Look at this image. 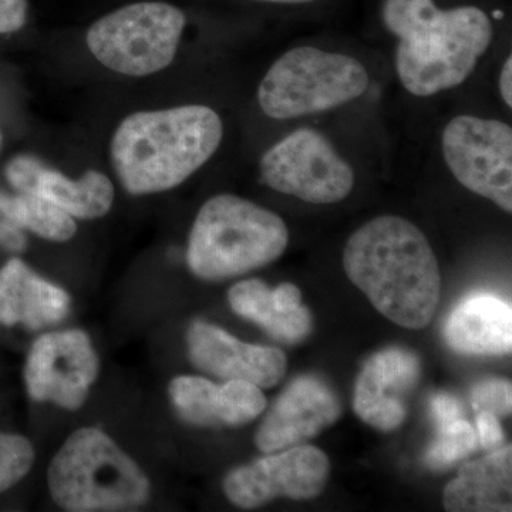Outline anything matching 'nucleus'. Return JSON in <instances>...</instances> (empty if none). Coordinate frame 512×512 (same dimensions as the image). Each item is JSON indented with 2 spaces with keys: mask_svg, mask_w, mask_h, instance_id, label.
I'll return each mask as SVG.
<instances>
[{
  "mask_svg": "<svg viewBox=\"0 0 512 512\" xmlns=\"http://www.w3.org/2000/svg\"><path fill=\"white\" fill-rule=\"evenodd\" d=\"M384 29L396 39L400 86L429 99L466 83L494 42V23L473 5L443 9L436 0H383Z\"/></svg>",
  "mask_w": 512,
  "mask_h": 512,
  "instance_id": "f257e3e1",
  "label": "nucleus"
},
{
  "mask_svg": "<svg viewBox=\"0 0 512 512\" xmlns=\"http://www.w3.org/2000/svg\"><path fill=\"white\" fill-rule=\"evenodd\" d=\"M343 268L377 311L396 325L423 329L440 301L439 262L429 239L412 221L380 215L353 232Z\"/></svg>",
  "mask_w": 512,
  "mask_h": 512,
  "instance_id": "f03ea898",
  "label": "nucleus"
},
{
  "mask_svg": "<svg viewBox=\"0 0 512 512\" xmlns=\"http://www.w3.org/2000/svg\"><path fill=\"white\" fill-rule=\"evenodd\" d=\"M224 138L220 114L204 104L138 111L111 138V163L133 195L173 190L214 157Z\"/></svg>",
  "mask_w": 512,
  "mask_h": 512,
  "instance_id": "7ed1b4c3",
  "label": "nucleus"
},
{
  "mask_svg": "<svg viewBox=\"0 0 512 512\" xmlns=\"http://www.w3.org/2000/svg\"><path fill=\"white\" fill-rule=\"evenodd\" d=\"M289 245L285 221L234 194L205 201L188 238L187 264L204 281H224L272 264Z\"/></svg>",
  "mask_w": 512,
  "mask_h": 512,
  "instance_id": "20e7f679",
  "label": "nucleus"
},
{
  "mask_svg": "<svg viewBox=\"0 0 512 512\" xmlns=\"http://www.w3.org/2000/svg\"><path fill=\"white\" fill-rule=\"evenodd\" d=\"M47 484L55 503L73 512L138 510L151 495L146 473L96 427L64 441L47 468Z\"/></svg>",
  "mask_w": 512,
  "mask_h": 512,
  "instance_id": "39448f33",
  "label": "nucleus"
},
{
  "mask_svg": "<svg viewBox=\"0 0 512 512\" xmlns=\"http://www.w3.org/2000/svg\"><path fill=\"white\" fill-rule=\"evenodd\" d=\"M372 77L362 60L318 46L286 50L259 83V109L278 121L329 113L362 99Z\"/></svg>",
  "mask_w": 512,
  "mask_h": 512,
  "instance_id": "423d86ee",
  "label": "nucleus"
},
{
  "mask_svg": "<svg viewBox=\"0 0 512 512\" xmlns=\"http://www.w3.org/2000/svg\"><path fill=\"white\" fill-rule=\"evenodd\" d=\"M185 25L183 10L170 3H131L94 22L86 42L107 69L124 76H150L173 63Z\"/></svg>",
  "mask_w": 512,
  "mask_h": 512,
  "instance_id": "0eeeda50",
  "label": "nucleus"
},
{
  "mask_svg": "<svg viewBox=\"0 0 512 512\" xmlns=\"http://www.w3.org/2000/svg\"><path fill=\"white\" fill-rule=\"evenodd\" d=\"M266 187L308 204H338L352 194L355 168L332 138L318 128L301 127L272 144L259 160Z\"/></svg>",
  "mask_w": 512,
  "mask_h": 512,
  "instance_id": "6e6552de",
  "label": "nucleus"
},
{
  "mask_svg": "<svg viewBox=\"0 0 512 512\" xmlns=\"http://www.w3.org/2000/svg\"><path fill=\"white\" fill-rule=\"evenodd\" d=\"M441 157L458 184L512 211V128L497 119L458 114L440 136Z\"/></svg>",
  "mask_w": 512,
  "mask_h": 512,
  "instance_id": "1a4fd4ad",
  "label": "nucleus"
},
{
  "mask_svg": "<svg viewBox=\"0 0 512 512\" xmlns=\"http://www.w3.org/2000/svg\"><path fill=\"white\" fill-rule=\"evenodd\" d=\"M329 473L328 456L318 447L301 444L235 468L222 488L232 504L252 510L281 497L316 498L325 490Z\"/></svg>",
  "mask_w": 512,
  "mask_h": 512,
  "instance_id": "9d476101",
  "label": "nucleus"
},
{
  "mask_svg": "<svg viewBox=\"0 0 512 512\" xmlns=\"http://www.w3.org/2000/svg\"><path fill=\"white\" fill-rule=\"evenodd\" d=\"M99 367V356L83 330L47 333L29 350L26 390L35 402L77 410L89 397Z\"/></svg>",
  "mask_w": 512,
  "mask_h": 512,
  "instance_id": "9b49d317",
  "label": "nucleus"
},
{
  "mask_svg": "<svg viewBox=\"0 0 512 512\" xmlns=\"http://www.w3.org/2000/svg\"><path fill=\"white\" fill-rule=\"evenodd\" d=\"M335 392L313 375L296 377L262 421L255 444L264 453L301 446L339 419Z\"/></svg>",
  "mask_w": 512,
  "mask_h": 512,
  "instance_id": "f8f14e48",
  "label": "nucleus"
},
{
  "mask_svg": "<svg viewBox=\"0 0 512 512\" xmlns=\"http://www.w3.org/2000/svg\"><path fill=\"white\" fill-rule=\"evenodd\" d=\"M188 355L202 372L224 380H245L271 389L285 377L288 359L281 349L251 345L211 323H192L187 332Z\"/></svg>",
  "mask_w": 512,
  "mask_h": 512,
  "instance_id": "ddd939ff",
  "label": "nucleus"
},
{
  "mask_svg": "<svg viewBox=\"0 0 512 512\" xmlns=\"http://www.w3.org/2000/svg\"><path fill=\"white\" fill-rule=\"evenodd\" d=\"M420 373L419 357L410 350L377 352L357 377L353 394L356 416L377 430L399 429L406 420V397L419 382Z\"/></svg>",
  "mask_w": 512,
  "mask_h": 512,
  "instance_id": "4468645a",
  "label": "nucleus"
},
{
  "mask_svg": "<svg viewBox=\"0 0 512 512\" xmlns=\"http://www.w3.org/2000/svg\"><path fill=\"white\" fill-rule=\"evenodd\" d=\"M6 178L20 194L40 195L82 220L104 217L114 201V185L106 174L89 170L72 180L32 156L13 158Z\"/></svg>",
  "mask_w": 512,
  "mask_h": 512,
  "instance_id": "2eb2a0df",
  "label": "nucleus"
},
{
  "mask_svg": "<svg viewBox=\"0 0 512 512\" xmlns=\"http://www.w3.org/2000/svg\"><path fill=\"white\" fill-rule=\"evenodd\" d=\"M175 412L198 427L242 426L266 409L261 387L245 380L221 386L200 376H178L168 387Z\"/></svg>",
  "mask_w": 512,
  "mask_h": 512,
  "instance_id": "dca6fc26",
  "label": "nucleus"
},
{
  "mask_svg": "<svg viewBox=\"0 0 512 512\" xmlns=\"http://www.w3.org/2000/svg\"><path fill=\"white\" fill-rule=\"evenodd\" d=\"M69 293L37 275L19 258L0 269V325L45 329L62 322L70 311Z\"/></svg>",
  "mask_w": 512,
  "mask_h": 512,
  "instance_id": "f3484780",
  "label": "nucleus"
},
{
  "mask_svg": "<svg viewBox=\"0 0 512 512\" xmlns=\"http://www.w3.org/2000/svg\"><path fill=\"white\" fill-rule=\"evenodd\" d=\"M454 352L470 356L510 355L512 311L510 303L491 293H477L458 303L444 328Z\"/></svg>",
  "mask_w": 512,
  "mask_h": 512,
  "instance_id": "a211bd4d",
  "label": "nucleus"
},
{
  "mask_svg": "<svg viewBox=\"0 0 512 512\" xmlns=\"http://www.w3.org/2000/svg\"><path fill=\"white\" fill-rule=\"evenodd\" d=\"M512 448L490 451L470 461L447 484L443 504L450 512L511 511Z\"/></svg>",
  "mask_w": 512,
  "mask_h": 512,
  "instance_id": "6ab92c4d",
  "label": "nucleus"
},
{
  "mask_svg": "<svg viewBox=\"0 0 512 512\" xmlns=\"http://www.w3.org/2000/svg\"><path fill=\"white\" fill-rule=\"evenodd\" d=\"M228 301L238 316L256 323L272 338L288 345L301 343L312 333L311 311L302 305L298 311L282 312L276 305L272 289L259 279H248L232 286Z\"/></svg>",
  "mask_w": 512,
  "mask_h": 512,
  "instance_id": "aec40b11",
  "label": "nucleus"
},
{
  "mask_svg": "<svg viewBox=\"0 0 512 512\" xmlns=\"http://www.w3.org/2000/svg\"><path fill=\"white\" fill-rule=\"evenodd\" d=\"M13 197L16 215L23 229L53 242H66L76 235L77 225L72 215L57 207L52 201L40 195L20 192Z\"/></svg>",
  "mask_w": 512,
  "mask_h": 512,
  "instance_id": "412c9836",
  "label": "nucleus"
},
{
  "mask_svg": "<svg viewBox=\"0 0 512 512\" xmlns=\"http://www.w3.org/2000/svg\"><path fill=\"white\" fill-rule=\"evenodd\" d=\"M477 446V431L468 421L458 419L440 427L436 440L427 448L424 463L430 470L444 471L470 456Z\"/></svg>",
  "mask_w": 512,
  "mask_h": 512,
  "instance_id": "4be33fe9",
  "label": "nucleus"
},
{
  "mask_svg": "<svg viewBox=\"0 0 512 512\" xmlns=\"http://www.w3.org/2000/svg\"><path fill=\"white\" fill-rule=\"evenodd\" d=\"M35 457V448L26 437L0 433V494L28 476Z\"/></svg>",
  "mask_w": 512,
  "mask_h": 512,
  "instance_id": "5701e85b",
  "label": "nucleus"
},
{
  "mask_svg": "<svg viewBox=\"0 0 512 512\" xmlns=\"http://www.w3.org/2000/svg\"><path fill=\"white\" fill-rule=\"evenodd\" d=\"M471 404L476 413H493L497 417L510 416L512 410L511 383L503 379L483 380L471 390Z\"/></svg>",
  "mask_w": 512,
  "mask_h": 512,
  "instance_id": "b1692460",
  "label": "nucleus"
},
{
  "mask_svg": "<svg viewBox=\"0 0 512 512\" xmlns=\"http://www.w3.org/2000/svg\"><path fill=\"white\" fill-rule=\"evenodd\" d=\"M28 239L18 220L15 197L0 192V247L9 252L25 251Z\"/></svg>",
  "mask_w": 512,
  "mask_h": 512,
  "instance_id": "393cba45",
  "label": "nucleus"
},
{
  "mask_svg": "<svg viewBox=\"0 0 512 512\" xmlns=\"http://www.w3.org/2000/svg\"><path fill=\"white\" fill-rule=\"evenodd\" d=\"M28 0H0V35L19 32L28 20Z\"/></svg>",
  "mask_w": 512,
  "mask_h": 512,
  "instance_id": "a878e982",
  "label": "nucleus"
},
{
  "mask_svg": "<svg viewBox=\"0 0 512 512\" xmlns=\"http://www.w3.org/2000/svg\"><path fill=\"white\" fill-rule=\"evenodd\" d=\"M478 443L487 451H494L504 443V430L493 413H477Z\"/></svg>",
  "mask_w": 512,
  "mask_h": 512,
  "instance_id": "bb28decb",
  "label": "nucleus"
},
{
  "mask_svg": "<svg viewBox=\"0 0 512 512\" xmlns=\"http://www.w3.org/2000/svg\"><path fill=\"white\" fill-rule=\"evenodd\" d=\"M431 414L436 420L437 426L444 427L458 419H463V407L457 397L448 393H437L431 397Z\"/></svg>",
  "mask_w": 512,
  "mask_h": 512,
  "instance_id": "cd10ccee",
  "label": "nucleus"
},
{
  "mask_svg": "<svg viewBox=\"0 0 512 512\" xmlns=\"http://www.w3.org/2000/svg\"><path fill=\"white\" fill-rule=\"evenodd\" d=\"M498 90H500L501 100L508 107L512 109V56L508 53L504 59L503 66H501L500 76H498Z\"/></svg>",
  "mask_w": 512,
  "mask_h": 512,
  "instance_id": "c85d7f7f",
  "label": "nucleus"
},
{
  "mask_svg": "<svg viewBox=\"0 0 512 512\" xmlns=\"http://www.w3.org/2000/svg\"><path fill=\"white\" fill-rule=\"evenodd\" d=\"M258 2L276 3V5H303V3H311L315 0H258Z\"/></svg>",
  "mask_w": 512,
  "mask_h": 512,
  "instance_id": "c756f323",
  "label": "nucleus"
}]
</instances>
